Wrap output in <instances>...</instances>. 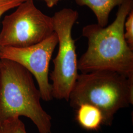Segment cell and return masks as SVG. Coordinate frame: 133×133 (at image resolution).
<instances>
[{
	"label": "cell",
	"instance_id": "cell-1",
	"mask_svg": "<svg viewBox=\"0 0 133 133\" xmlns=\"http://www.w3.org/2000/svg\"><path fill=\"white\" fill-rule=\"evenodd\" d=\"M119 6L116 18L109 26L89 24L82 29L88 47L78 61L81 73L108 71L133 77V50L124 38V23L133 10V0H125Z\"/></svg>",
	"mask_w": 133,
	"mask_h": 133
},
{
	"label": "cell",
	"instance_id": "cell-2",
	"mask_svg": "<svg viewBox=\"0 0 133 133\" xmlns=\"http://www.w3.org/2000/svg\"><path fill=\"white\" fill-rule=\"evenodd\" d=\"M33 75L19 64L0 60V124L23 116L39 133H52L51 117L43 109Z\"/></svg>",
	"mask_w": 133,
	"mask_h": 133
},
{
	"label": "cell",
	"instance_id": "cell-3",
	"mask_svg": "<svg viewBox=\"0 0 133 133\" xmlns=\"http://www.w3.org/2000/svg\"><path fill=\"white\" fill-rule=\"evenodd\" d=\"M68 102L76 109L83 104L94 105L102 113L103 125L110 126L118 110L133 104V77L108 71L81 73Z\"/></svg>",
	"mask_w": 133,
	"mask_h": 133
},
{
	"label": "cell",
	"instance_id": "cell-4",
	"mask_svg": "<svg viewBox=\"0 0 133 133\" xmlns=\"http://www.w3.org/2000/svg\"><path fill=\"white\" fill-rule=\"evenodd\" d=\"M78 17V12L65 8L52 16L54 32L58 39V50L53 60L54 69L50 74L52 83L53 98L69 101L71 90L78 76L75 41L72 29Z\"/></svg>",
	"mask_w": 133,
	"mask_h": 133
},
{
	"label": "cell",
	"instance_id": "cell-5",
	"mask_svg": "<svg viewBox=\"0 0 133 133\" xmlns=\"http://www.w3.org/2000/svg\"><path fill=\"white\" fill-rule=\"evenodd\" d=\"M16 8L2 21L0 48L33 45L54 32L52 17L38 9L33 0H26Z\"/></svg>",
	"mask_w": 133,
	"mask_h": 133
},
{
	"label": "cell",
	"instance_id": "cell-6",
	"mask_svg": "<svg viewBox=\"0 0 133 133\" xmlns=\"http://www.w3.org/2000/svg\"><path fill=\"white\" fill-rule=\"evenodd\" d=\"M58 43L57 34L54 32L48 38L33 45L0 48V60L16 62L30 72L38 83L42 99L49 102L53 99L52 86L48 78L49 68Z\"/></svg>",
	"mask_w": 133,
	"mask_h": 133
},
{
	"label": "cell",
	"instance_id": "cell-7",
	"mask_svg": "<svg viewBox=\"0 0 133 133\" xmlns=\"http://www.w3.org/2000/svg\"><path fill=\"white\" fill-rule=\"evenodd\" d=\"M77 122L87 131H96L103 125V116L101 111L93 105L83 104L76 109Z\"/></svg>",
	"mask_w": 133,
	"mask_h": 133
},
{
	"label": "cell",
	"instance_id": "cell-8",
	"mask_svg": "<svg viewBox=\"0 0 133 133\" xmlns=\"http://www.w3.org/2000/svg\"><path fill=\"white\" fill-rule=\"evenodd\" d=\"M80 6H87L93 11L97 20V24L105 27L109 22V14L116 6L125 0H75Z\"/></svg>",
	"mask_w": 133,
	"mask_h": 133
},
{
	"label": "cell",
	"instance_id": "cell-9",
	"mask_svg": "<svg viewBox=\"0 0 133 133\" xmlns=\"http://www.w3.org/2000/svg\"><path fill=\"white\" fill-rule=\"evenodd\" d=\"M0 133H27L24 123L19 117H14L0 124Z\"/></svg>",
	"mask_w": 133,
	"mask_h": 133
},
{
	"label": "cell",
	"instance_id": "cell-10",
	"mask_svg": "<svg viewBox=\"0 0 133 133\" xmlns=\"http://www.w3.org/2000/svg\"><path fill=\"white\" fill-rule=\"evenodd\" d=\"M124 38L133 50V10L129 14L124 23Z\"/></svg>",
	"mask_w": 133,
	"mask_h": 133
},
{
	"label": "cell",
	"instance_id": "cell-11",
	"mask_svg": "<svg viewBox=\"0 0 133 133\" xmlns=\"http://www.w3.org/2000/svg\"><path fill=\"white\" fill-rule=\"evenodd\" d=\"M25 1L26 0H0V19L5 13L17 8Z\"/></svg>",
	"mask_w": 133,
	"mask_h": 133
},
{
	"label": "cell",
	"instance_id": "cell-12",
	"mask_svg": "<svg viewBox=\"0 0 133 133\" xmlns=\"http://www.w3.org/2000/svg\"><path fill=\"white\" fill-rule=\"evenodd\" d=\"M38 1H44L46 5L48 6V8H52L55 5H57V4L61 1L62 0H38Z\"/></svg>",
	"mask_w": 133,
	"mask_h": 133
}]
</instances>
